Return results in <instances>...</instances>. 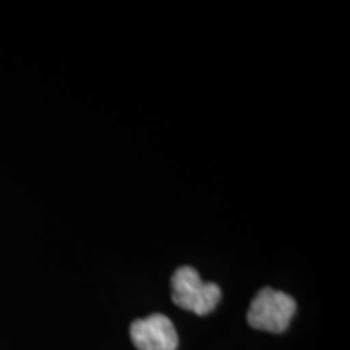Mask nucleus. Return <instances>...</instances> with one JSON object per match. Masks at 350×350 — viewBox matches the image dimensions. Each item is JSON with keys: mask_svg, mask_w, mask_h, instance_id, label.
<instances>
[{"mask_svg": "<svg viewBox=\"0 0 350 350\" xmlns=\"http://www.w3.org/2000/svg\"><path fill=\"white\" fill-rule=\"evenodd\" d=\"M130 338L138 350H177L178 347L175 326L167 317L159 313L131 323Z\"/></svg>", "mask_w": 350, "mask_h": 350, "instance_id": "3", "label": "nucleus"}, {"mask_svg": "<svg viewBox=\"0 0 350 350\" xmlns=\"http://www.w3.org/2000/svg\"><path fill=\"white\" fill-rule=\"evenodd\" d=\"M221 300L217 284L204 282L190 266L178 268L172 275V301L195 314H208Z\"/></svg>", "mask_w": 350, "mask_h": 350, "instance_id": "1", "label": "nucleus"}, {"mask_svg": "<svg viewBox=\"0 0 350 350\" xmlns=\"http://www.w3.org/2000/svg\"><path fill=\"white\" fill-rule=\"evenodd\" d=\"M295 310L292 297L271 287L261 288L248 308V325L260 331L284 332L291 325Z\"/></svg>", "mask_w": 350, "mask_h": 350, "instance_id": "2", "label": "nucleus"}]
</instances>
